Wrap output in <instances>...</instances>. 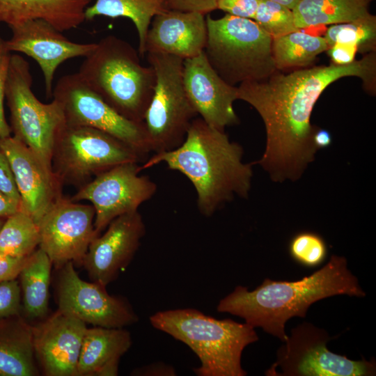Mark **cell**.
I'll list each match as a JSON object with an SVG mask.
<instances>
[{
    "mask_svg": "<svg viewBox=\"0 0 376 376\" xmlns=\"http://www.w3.org/2000/svg\"><path fill=\"white\" fill-rule=\"evenodd\" d=\"M253 20L272 38L300 30L292 10L269 0H259Z\"/></svg>",
    "mask_w": 376,
    "mask_h": 376,
    "instance_id": "30",
    "label": "cell"
},
{
    "mask_svg": "<svg viewBox=\"0 0 376 376\" xmlns=\"http://www.w3.org/2000/svg\"><path fill=\"white\" fill-rule=\"evenodd\" d=\"M91 0H0V22L10 28L26 21L41 19L63 32L85 21Z\"/></svg>",
    "mask_w": 376,
    "mask_h": 376,
    "instance_id": "22",
    "label": "cell"
},
{
    "mask_svg": "<svg viewBox=\"0 0 376 376\" xmlns=\"http://www.w3.org/2000/svg\"><path fill=\"white\" fill-rule=\"evenodd\" d=\"M124 328H87L79 357L77 376H116L120 359L132 345Z\"/></svg>",
    "mask_w": 376,
    "mask_h": 376,
    "instance_id": "21",
    "label": "cell"
},
{
    "mask_svg": "<svg viewBox=\"0 0 376 376\" xmlns=\"http://www.w3.org/2000/svg\"><path fill=\"white\" fill-rule=\"evenodd\" d=\"M19 210V203L0 192V218H7Z\"/></svg>",
    "mask_w": 376,
    "mask_h": 376,
    "instance_id": "40",
    "label": "cell"
},
{
    "mask_svg": "<svg viewBox=\"0 0 376 376\" xmlns=\"http://www.w3.org/2000/svg\"><path fill=\"white\" fill-rule=\"evenodd\" d=\"M313 144L315 149L324 148L331 145L332 137L330 132L324 129L316 128L312 137Z\"/></svg>",
    "mask_w": 376,
    "mask_h": 376,
    "instance_id": "41",
    "label": "cell"
},
{
    "mask_svg": "<svg viewBox=\"0 0 376 376\" xmlns=\"http://www.w3.org/2000/svg\"><path fill=\"white\" fill-rule=\"evenodd\" d=\"M141 171L138 162L115 166L79 187L71 198L75 202L86 200L92 203L95 212L94 228L98 235L114 219L138 211L143 203L155 195V182L140 175Z\"/></svg>",
    "mask_w": 376,
    "mask_h": 376,
    "instance_id": "12",
    "label": "cell"
},
{
    "mask_svg": "<svg viewBox=\"0 0 376 376\" xmlns=\"http://www.w3.org/2000/svg\"><path fill=\"white\" fill-rule=\"evenodd\" d=\"M329 47L324 37L299 30L272 38V52L276 70L306 67Z\"/></svg>",
    "mask_w": 376,
    "mask_h": 376,
    "instance_id": "27",
    "label": "cell"
},
{
    "mask_svg": "<svg viewBox=\"0 0 376 376\" xmlns=\"http://www.w3.org/2000/svg\"><path fill=\"white\" fill-rule=\"evenodd\" d=\"M32 329L35 357L45 375L77 376L86 324L58 309Z\"/></svg>",
    "mask_w": 376,
    "mask_h": 376,
    "instance_id": "19",
    "label": "cell"
},
{
    "mask_svg": "<svg viewBox=\"0 0 376 376\" xmlns=\"http://www.w3.org/2000/svg\"><path fill=\"white\" fill-rule=\"evenodd\" d=\"M207 40L204 52L218 73L232 86L266 79L275 72L272 38L253 19L229 14L206 17Z\"/></svg>",
    "mask_w": 376,
    "mask_h": 376,
    "instance_id": "6",
    "label": "cell"
},
{
    "mask_svg": "<svg viewBox=\"0 0 376 376\" xmlns=\"http://www.w3.org/2000/svg\"><path fill=\"white\" fill-rule=\"evenodd\" d=\"M52 265L38 248L27 256L19 272L23 307L31 319L44 318L47 314Z\"/></svg>",
    "mask_w": 376,
    "mask_h": 376,
    "instance_id": "24",
    "label": "cell"
},
{
    "mask_svg": "<svg viewBox=\"0 0 376 376\" xmlns=\"http://www.w3.org/2000/svg\"><path fill=\"white\" fill-rule=\"evenodd\" d=\"M133 375H175V370L171 366L162 362L153 363L146 366L134 369Z\"/></svg>",
    "mask_w": 376,
    "mask_h": 376,
    "instance_id": "39",
    "label": "cell"
},
{
    "mask_svg": "<svg viewBox=\"0 0 376 376\" xmlns=\"http://www.w3.org/2000/svg\"><path fill=\"white\" fill-rule=\"evenodd\" d=\"M373 0H300L292 9L298 29L351 22L370 14Z\"/></svg>",
    "mask_w": 376,
    "mask_h": 376,
    "instance_id": "25",
    "label": "cell"
},
{
    "mask_svg": "<svg viewBox=\"0 0 376 376\" xmlns=\"http://www.w3.org/2000/svg\"><path fill=\"white\" fill-rule=\"evenodd\" d=\"M32 83L29 62L17 54H11L6 88L11 131L13 136L52 169L55 138L65 119L55 100L45 104L35 96Z\"/></svg>",
    "mask_w": 376,
    "mask_h": 376,
    "instance_id": "9",
    "label": "cell"
},
{
    "mask_svg": "<svg viewBox=\"0 0 376 376\" xmlns=\"http://www.w3.org/2000/svg\"><path fill=\"white\" fill-rule=\"evenodd\" d=\"M145 233L138 211L114 219L103 235L92 240L82 261L92 281L107 286L116 280L132 260Z\"/></svg>",
    "mask_w": 376,
    "mask_h": 376,
    "instance_id": "15",
    "label": "cell"
},
{
    "mask_svg": "<svg viewBox=\"0 0 376 376\" xmlns=\"http://www.w3.org/2000/svg\"><path fill=\"white\" fill-rule=\"evenodd\" d=\"M40 244L38 224L25 212L19 210L8 217L0 229V254L24 258Z\"/></svg>",
    "mask_w": 376,
    "mask_h": 376,
    "instance_id": "28",
    "label": "cell"
},
{
    "mask_svg": "<svg viewBox=\"0 0 376 376\" xmlns=\"http://www.w3.org/2000/svg\"><path fill=\"white\" fill-rule=\"evenodd\" d=\"M0 192L21 204L14 175L9 160L0 146Z\"/></svg>",
    "mask_w": 376,
    "mask_h": 376,
    "instance_id": "34",
    "label": "cell"
},
{
    "mask_svg": "<svg viewBox=\"0 0 376 376\" xmlns=\"http://www.w3.org/2000/svg\"><path fill=\"white\" fill-rule=\"evenodd\" d=\"M20 195V210L38 224L52 203L61 196V183L26 146L15 136L0 138Z\"/></svg>",
    "mask_w": 376,
    "mask_h": 376,
    "instance_id": "18",
    "label": "cell"
},
{
    "mask_svg": "<svg viewBox=\"0 0 376 376\" xmlns=\"http://www.w3.org/2000/svg\"><path fill=\"white\" fill-rule=\"evenodd\" d=\"M345 77H357L368 90L375 91V54L347 65L332 63L288 74L275 72L265 79L244 81L237 87V100L251 105L264 122L266 147L257 163L272 180H297L314 160L315 127L310 122L313 107L331 84Z\"/></svg>",
    "mask_w": 376,
    "mask_h": 376,
    "instance_id": "1",
    "label": "cell"
},
{
    "mask_svg": "<svg viewBox=\"0 0 376 376\" xmlns=\"http://www.w3.org/2000/svg\"><path fill=\"white\" fill-rule=\"evenodd\" d=\"M32 326L19 315L0 319V375L36 376Z\"/></svg>",
    "mask_w": 376,
    "mask_h": 376,
    "instance_id": "23",
    "label": "cell"
},
{
    "mask_svg": "<svg viewBox=\"0 0 376 376\" xmlns=\"http://www.w3.org/2000/svg\"><path fill=\"white\" fill-rule=\"evenodd\" d=\"M328 47L335 43L355 45L359 52H373L376 44V17L369 14L359 19L330 26L324 36Z\"/></svg>",
    "mask_w": 376,
    "mask_h": 376,
    "instance_id": "29",
    "label": "cell"
},
{
    "mask_svg": "<svg viewBox=\"0 0 376 376\" xmlns=\"http://www.w3.org/2000/svg\"><path fill=\"white\" fill-rule=\"evenodd\" d=\"M288 250L295 262L307 267L321 265L328 252L324 240L319 234L309 231L295 235L290 241Z\"/></svg>",
    "mask_w": 376,
    "mask_h": 376,
    "instance_id": "31",
    "label": "cell"
},
{
    "mask_svg": "<svg viewBox=\"0 0 376 376\" xmlns=\"http://www.w3.org/2000/svg\"><path fill=\"white\" fill-rule=\"evenodd\" d=\"M26 257L19 258L0 254V283L17 279L22 270Z\"/></svg>",
    "mask_w": 376,
    "mask_h": 376,
    "instance_id": "38",
    "label": "cell"
},
{
    "mask_svg": "<svg viewBox=\"0 0 376 376\" xmlns=\"http://www.w3.org/2000/svg\"><path fill=\"white\" fill-rule=\"evenodd\" d=\"M183 81L192 106L207 125L224 131L226 127L238 123L233 108L238 88L218 75L204 52L184 60Z\"/></svg>",
    "mask_w": 376,
    "mask_h": 376,
    "instance_id": "17",
    "label": "cell"
},
{
    "mask_svg": "<svg viewBox=\"0 0 376 376\" xmlns=\"http://www.w3.org/2000/svg\"><path fill=\"white\" fill-rule=\"evenodd\" d=\"M165 10H167L165 0H95L92 6L86 8L84 15L85 20H92L97 16L130 19L137 31L139 54L143 56L152 19Z\"/></svg>",
    "mask_w": 376,
    "mask_h": 376,
    "instance_id": "26",
    "label": "cell"
},
{
    "mask_svg": "<svg viewBox=\"0 0 376 376\" xmlns=\"http://www.w3.org/2000/svg\"><path fill=\"white\" fill-rule=\"evenodd\" d=\"M242 155L241 146L230 141L224 131L196 117L180 146L155 153L141 169L163 162L185 175L196 189L200 212L210 217L235 195L248 196L252 164L243 163Z\"/></svg>",
    "mask_w": 376,
    "mask_h": 376,
    "instance_id": "3",
    "label": "cell"
},
{
    "mask_svg": "<svg viewBox=\"0 0 376 376\" xmlns=\"http://www.w3.org/2000/svg\"><path fill=\"white\" fill-rule=\"evenodd\" d=\"M53 99L62 108L65 123L106 132L145 157L151 152L143 122L120 115L81 79L78 72L61 77L53 88Z\"/></svg>",
    "mask_w": 376,
    "mask_h": 376,
    "instance_id": "10",
    "label": "cell"
},
{
    "mask_svg": "<svg viewBox=\"0 0 376 376\" xmlns=\"http://www.w3.org/2000/svg\"><path fill=\"white\" fill-rule=\"evenodd\" d=\"M145 157L114 136L97 129L65 123L57 132L52 169L62 184L82 187L115 166L139 162Z\"/></svg>",
    "mask_w": 376,
    "mask_h": 376,
    "instance_id": "7",
    "label": "cell"
},
{
    "mask_svg": "<svg viewBox=\"0 0 376 376\" xmlns=\"http://www.w3.org/2000/svg\"><path fill=\"white\" fill-rule=\"evenodd\" d=\"M146 54L156 81L143 123L151 152L157 153L180 146L198 113L185 88L184 59L162 52Z\"/></svg>",
    "mask_w": 376,
    "mask_h": 376,
    "instance_id": "8",
    "label": "cell"
},
{
    "mask_svg": "<svg viewBox=\"0 0 376 376\" xmlns=\"http://www.w3.org/2000/svg\"><path fill=\"white\" fill-rule=\"evenodd\" d=\"M6 218H0V229Z\"/></svg>",
    "mask_w": 376,
    "mask_h": 376,
    "instance_id": "43",
    "label": "cell"
},
{
    "mask_svg": "<svg viewBox=\"0 0 376 376\" xmlns=\"http://www.w3.org/2000/svg\"><path fill=\"white\" fill-rule=\"evenodd\" d=\"M340 295L362 297L366 293L348 269L345 258L333 255L323 267L298 281L265 279L251 291L237 285L219 301L217 310L239 316L253 328L261 327L285 342L289 319L305 318L312 304Z\"/></svg>",
    "mask_w": 376,
    "mask_h": 376,
    "instance_id": "2",
    "label": "cell"
},
{
    "mask_svg": "<svg viewBox=\"0 0 376 376\" xmlns=\"http://www.w3.org/2000/svg\"><path fill=\"white\" fill-rule=\"evenodd\" d=\"M155 329L186 344L198 357V376H245L244 349L258 340L255 328L230 319L217 320L194 308L159 311L149 318Z\"/></svg>",
    "mask_w": 376,
    "mask_h": 376,
    "instance_id": "4",
    "label": "cell"
},
{
    "mask_svg": "<svg viewBox=\"0 0 376 376\" xmlns=\"http://www.w3.org/2000/svg\"><path fill=\"white\" fill-rule=\"evenodd\" d=\"M282 4L292 10L300 0H269Z\"/></svg>",
    "mask_w": 376,
    "mask_h": 376,
    "instance_id": "42",
    "label": "cell"
},
{
    "mask_svg": "<svg viewBox=\"0 0 376 376\" xmlns=\"http://www.w3.org/2000/svg\"><path fill=\"white\" fill-rule=\"evenodd\" d=\"M328 333L309 322L299 324L277 351L276 361L266 371L276 376H369L375 375V362L349 359L327 347Z\"/></svg>",
    "mask_w": 376,
    "mask_h": 376,
    "instance_id": "11",
    "label": "cell"
},
{
    "mask_svg": "<svg viewBox=\"0 0 376 376\" xmlns=\"http://www.w3.org/2000/svg\"><path fill=\"white\" fill-rule=\"evenodd\" d=\"M218 0H165L167 10L206 15L217 9Z\"/></svg>",
    "mask_w": 376,
    "mask_h": 376,
    "instance_id": "36",
    "label": "cell"
},
{
    "mask_svg": "<svg viewBox=\"0 0 376 376\" xmlns=\"http://www.w3.org/2000/svg\"><path fill=\"white\" fill-rule=\"evenodd\" d=\"M21 288L16 279L0 283V319L19 315Z\"/></svg>",
    "mask_w": 376,
    "mask_h": 376,
    "instance_id": "32",
    "label": "cell"
},
{
    "mask_svg": "<svg viewBox=\"0 0 376 376\" xmlns=\"http://www.w3.org/2000/svg\"><path fill=\"white\" fill-rule=\"evenodd\" d=\"M93 205L77 203L61 195L39 221L41 249L52 264L61 268L68 262L82 264L92 240L98 235L94 228Z\"/></svg>",
    "mask_w": 376,
    "mask_h": 376,
    "instance_id": "13",
    "label": "cell"
},
{
    "mask_svg": "<svg viewBox=\"0 0 376 376\" xmlns=\"http://www.w3.org/2000/svg\"><path fill=\"white\" fill-rule=\"evenodd\" d=\"M259 0H218L217 9L236 17L253 19Z\"/></svg>",
    "mask_w": 376,
    "mask_h": 376,
    "instance_id": "35",
    "label": "cell"
},
{
    "mask_svg": "<svg viewBox=\"0 0 376 376\" xmlns=\"http://www.w3.org/2000/svg\"><path fill=\"white\" fill-rule=\"evenodd\" d=\"M11 53L7 48L6 40L0 37V138L10 136L12 132L5 117L3 107Z\"/></svg>",
    "mask_w": 376,
    "mask_h": 376,
    "instance_id": "33",
    "label": "cell"
},
{
    "mask_svg": "<svg viewBox=\"0 0 376 376\" xmlns=\"http://www.w3.org/2000/svg\"><path fill=\"white\" fill-rule=\"evenodd\" d=\"M327 53L335 65H347L355 61L357 46L347 43H335L328 48Z\"/></svg>",
    "mask_w": 376,
    "mask_h": 376,
    "instance_id": "37",
    "label": "cell"
},
{
    "mask_svg": "<svg viewBox=\"0 0 376 376\" xmlns=\"http://www.w3.org/2000/svg\"><path fill=\"white\" fill-rule=\"evenodd\" d=\"M77 72L120 115L143 122L156 77L150 65H141L138 50L129 42L113 35L104 37L85 57Z\"/></svg>",
    "mask_w": 376,
    "mask_h": 376,
    "instance_id": "5",
    "label": "cell"
},
{
    "mask_svg": "<svg viewBox=\"0 0 376 376\" xmlns=\"http://www.w3.org/2000/svg\"><path fill=\"white\" fill-rule=\"evenodd\" d=\"M10 29L12 36L6 40L7 48L11 52L23 53L38 63L44 76L47 97L52 96L57 68L68 59L87 56L96 47V42L77 43L68 40L41 19L26 21Z\"/></svg>",
    "mask_w": 376,
    "mask_h": 376,
    "instance_id": "16",
    "label": "cell"
},
{
    "mask_svg": "<svg viewBox=\"0 0 376 376\" xmlns=\"http://www.w3.org/2000/svg\"><path fill=\"white\" fill-rule=\"evenodd\" d=\"M57 285L58 309L86 324L124 328L139 318L125 299L109 295L106 286L81 279L68 262L61 268Z\"/></svg>",
    "mask_w": 376,
    "mask_h": 376,
    "instance_id": "14",
    "label": "cell"
},
{
    "mask_svg": "<svg viewBox=\"0 0 376 376\" xmlns=\"http://www.w3.org/2000/svg\"><path fill=\"white\" fill-rule=\"evenodd\" d=\"M207 40L205 15L167 10L152 19L146 41V54L162 52L185 60L204 52Z\"/></svg>",
    "mask_w": 376,
    "mask_h": 376,
    "instance_id": "20",
    "label": "cell"
}]
</instances>
